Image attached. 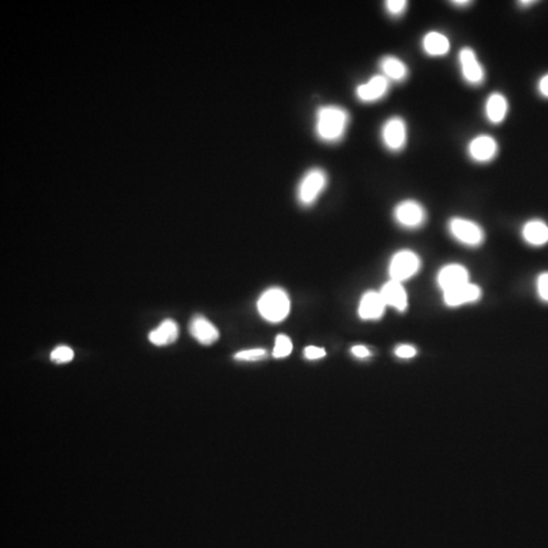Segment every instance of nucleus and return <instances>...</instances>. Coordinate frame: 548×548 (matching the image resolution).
I'll return each mask as SVG.
<instances>
[{
  "label": "nucleus",
  "mask_w": 548,
  "mask_h": 548,
  "mask_svg": "<svg viewBox=\"0 0 548 548\" xmlns=\"http://www.w3.org/2000/svg\"><path fill=\"white\" fill-rule=\"evenodd\" d=\"M328 177L323 169L313 168L307 172L298 183L296 198L303 206H311L325 190Z\"/></svg>",
  "instance_id": "obj_3"
},
{
  "label": "nucleus",
  "mask_w": 548,
  "mask_h": 548,
  "mask_svg": "<svg viewBox=\"0 0 548 548\" xmlns=\"http://www.w3.org/2000/svg\"><path fill=\"white\" fill-rule=\"evenodd\" d=\"M481 288L470 281L443 293L444 304L452 308L476 302L481 298Z\"/></svg>",
  "instance_id": "obj_11"
},
{
  "label": "nucleus",
  "mask_w": 548,
  "mask_h": 548,
  "mask_svg": "<svg viewBox=\"0 0 548 548\" xmlns=\"http://www.w3.org/2000/svg\"><path fill=\"white\" fill-rule=\"evenodd\" d=\"M382 75H384L388 81L397 82H406L409 75V68L404 61L394 55H385L379 61Z\"/></svg>",
  "instance_id": "obj_15"
},
{
  "label": "nucleus",
  "mask_w": 548,
  "mask_h": 548,
  "mask_svg": "<svg viewBox=\"0 0 548 548\" xmlns=\"http://www.w3.org/2000/svg\"><path fill=\"white\" fill-rule=\"evenodd\" d=\"M395 354L398 357L399 359H413L416 356L415 347L413 345H402L395 350Z\"/></svg>",
  "instance_id": "obj_26"
},
{
  "label": "nucleus",
  "mask_w": 548,
  "mask_h": 548,
  "mask_svg": "<svg viewBox=\"0 0 548 548\" xmlns=\"http://www.w3.org/2000/svg\"><path fill=\"white\" fill-rule=\"evenodd\" d=\"M422 48L430 57H443L450 52V40L439 30H430L423 37Z\"/></svg>",
  "instance_id": "obj_16"
},
{
  "label": "nucleus",
  "mask_w": 548,
  "mask_h": 548,
  "mask_svg": "<svg viewBox=\"0 0 548 548\" xmlns=\"http://www.w3.org/2000/svg\"><path fill=\"white\" fill-rule=\"evenodd\" d=\"M267 352L263 348L242 350L235 354V359L242 362H256L267 357Z\"/></svg>",
  "instance_id": "obj_24"
},
{
  "label": "nucleus",
  "mask_w": 548,
  "mask_h": 548,
  "mask_svg": "<svg viewBox=\"0 0 548 548\" xmlns=\"http://www.w3.org/2000/svg\"><path fill=\"white\" fill-rule=\"evenodd\" d=\"M189 332L202 345H213L220 338L218 329L201 315L193 317L189 324Z\"/></svg>",
  "instance_id": "obj_14"
},
{
  "label": "nucleus",
  "mask_w": 548,
  "mask_h": 548,
  "mask_svg": "<svg viewBox=\"0 0 548 548\" xmlns=\"http://www.w3.org/2000/svg\"><path fill=\"white\" fill-rule=\"evenodd\" d=\"M74 357V352L72 348L60 345L51 352L50 359L55 364H67L72 362Z\"/></svg>",
  "instance_id": "obj_23"
},
{
  "label": "nucleus",
  "mask_w": 548,
  "mask_h": 548,
  "mask_svg": "<svg viewBox=\"0 0 548 548\" xmlns=\"http://www.w3.org/2000/svg\"><path fill=\"white\" fill-rule=\"evenodd\" d=\"M305 357L310 361H315V359H322L326 356V352L324 348L317 347H308L304 350Z\"/></svg>",
  "instance_id": "obj_27"
},
{
  "label": "nucleus",
  "mask_w": 548,
  "mask_h": 548,
  "mask_svg": "<svg viewBox=\"0 0 548 548\" xmlns=\"http://www.w3.org/2000/svg\"><path fill=\"white\" fill-rule=\"evenodd\" d=\"M257 308L263 318L272 323H279L288 317L291 311V301L284 289L272 288L260 296Z\"/></svg>",
  "instance_id": "obj_2"
},
{
  "label": "nucleus",
  "mask_w": 548,
  "mask_h": 548,
  "mask_svg": "<svg viewBox=\"0 0 548 548\" xmlns=\"http://www.w3.org/2000/svg\"><path fill=\"white\" fill-rule=\"evenodd\" d=\"M352 354L357 359H367L371 356L370 350L364 345H356L352 348Z\"/></svg>",
  "instance_id": "obj_28"
},
{
  "label": "nucleus",
  "mask_w": 548,
  "mask_h": 548,
  "mask_svg": "<svg viewBox=\"0 0 548 548\" xmlns=\"http://www.w3.org/2000/svg\"><path fill=\"white\" fill-rule=\"evenodd\" d=\"M537 89L541 96L548 99V74L541 77Z\"/></svg>",
  "instance_id": "obj_29"
},
{
  "label": "nucleus",
  "mask_w": 548,
  "mask_h": 548,
  "mask_svg": "<svg viewBox=\"0 0 548 548\" xmlns=\"http://www.w3.org/2000/svg\"><path fill=\"white\" fill-rule=\"evenodd\" d=\"M458 63L463 81L471 86H479L486 82V70L476 53L470 47H463L458 53Z\"/></svg>",
  "instance_id": "obj_7"
},
{
  "label": "nucleus",
  "mask_w": 548,
  "mask_h": 548,
  "mask_svg": "<svg viewBox=\"0 0 548 548\" xmlns=\"http://www.w3.org/2000/svg\"><path fill=\"white\" fill-rule=\"evenodd\" d=\"M467 154L475 163L488 164L498 156V141L489 134H479L468 142Z\"/></svg>",
  "instance_id": "obj_9"
},
{
  "label": "nucleus",
  "mask_w": 548,
  "mask_h": 548,
  "mask_svg": "<svg viewBox=\"0 0 548 548\" xmlns=\"http://www.w3.org/2000/svg\"><path fill=\"white\" fill-rule=\"evenodd\" d=\"M420 259L410 250H401L393 256L389 265L392 281L403 282L415 276L420 269Z\"/></svg>",
  "instance_id": "obj_8"
},
{
  "label": "nucleus",
  "mask_w": 548,
  "mask_h": 548,
  "mask_svg": "<svg viewBox=\"0 0 548 548\" xmlns=\"http://www.w3.org/2000/svg\"><path fill=\"white\" fill-rule=\"evenodd\" d=\"M451 4L456 6V8L463 9L469 6L472 1H469V0H454V1H451Z\"/></svg>",
  "instance_id": "obj_30"
},
{
  "label": "nucleus",
  "mask_w": 548,
  "mask_h": 548,
  "mask_svg": "<svg viewBox=\"0 0 548 548\" xmlns=\"http://www.w3.org/2000/svg\"><path fill=\"white\" fill-rule=\"evenodd\" d=\"M509 113V102L504 94L491 93L484 104V115L489 123L500 125L507 118Z\"/></svg>",
  "instance_id": "obj_13"
},
{
  "label": "nucleus",
  "mask_w": 548,
  "mask_h": 548,
  "mask_svg": "<svg viewBox=\"0 0 548 548\" xmlns=\"http://www.w3.org/2000/svg\"><path fill=\"white\" fill-rule=\"evenodd\" d=\"M537 293L541 300L548 303V272L538 276Z\"/></svg>",
  "instance_id": "obj_25"
},
{
  "label": "nucleus",
  "mask_w": 548,
  "mask_h": 548,
  "mask_svg": "<svg viewBox=\"0 0 548 548\" xmlns=\"http://www.w3.org/2000/svg\"><path fill=\"white\" fill-rule=\"evenodd\" d=\"M386 306L382 296L377 291H368L362 298L359 316L363 320H378L384 314Z\"/></svg>",
  "instance_id": "obj_18"
},
{
  "label": "nucleus",
  "mask_w": 548,
  "mask_h": 548,
  "mask_svg": "<svg viewBox=\"0 0 548 548\" xmlns=\"http://www.w3.org/2000/svg\"><path fill=\"white\" fill-rule=\"evenodd\" d=\"M386 13L394 18H401L406 13L408 1L406 0H387L385 1Z\"/></svg>",
  "instance_id": "obj_22"
},
{
  "label": "nucleus",
  "mask_w": 548,
  "mask_h": 548,
  "mask_svg": "<svg viewBox=\"0 0 548 548\" xmlns=\"http://www.w3.org/2000/svg\"><path fill=\"white\" fill-rule=\"evenodd\" d=\"M179 327L174 320L166 319L148 334V340L157 347L172 345L178 340Z\"/></svg>",
  "instance_id": "obj_19"
},
{
  "label": "nucleus",
  "mask_w": 548,
  "mask_h": 548,
  "mask_svg": "<svg viewBox=\"0 0 548 548\" xmlns=\"http://www.w3.org/2000/svg\"><path fill=\"white\" fill-rule=\"evenodd\" d=\"M350 122V113L345 108L337 105L322 106L315 116V134L322 142H340L347 133Z\"/></svg>",
  "instance_id": "obj_1"
},
{
  "label": "nucleus",
  "mask_w": 548,
  "mask_h": 548,
  "mask_svg": "<svg viewBox=\"0 0 548 548\" xmlns=\"http://www.w3.org/2000/svg\"><path fill=\"white\" fill-rule=\"evenodd\" d=\"M395 222L408 230H415L423 227L427 222V213L420 202L413 199H406L399 202L393 211Z\"/></svg>",
  "instance_id": "obj_6"
},
{
  "label": "nucleus",
  "mask_w": 548,
  "mask_h": 548,
  "mask_svg": "<svg viewBox=\"0 0 548 548\" xmlns=\"http://www.w3.org/2000/svg\"><path fill=\"white\" fill-rule=\"evenodd\" d=\"M386 306L394 308L397 311L404 312L408 309V298L401 282L390 281L386 282L380 291Z\"/></svg>",
  "instance_id": "obj_17"
},
{
  "label": "nucleus",
  "mask_w": 548,
  "mask_h": 548,
  "mask_svg": "<svg viewBox=\"0 0 548 548\" xmlns=\"http://www.w3.org/2000/svg\"><path fill=\"white\" fill-rule=\"evenodd\" d=\"M408 124L401 117H390L381 127V140L389 152H399L403 150L408 143Z\"/></svg>",
  "instance_id": "obj_5"
},
{
  "label": "nucleus",
  "mask_w": 548,
  "mask_h": 548,
  "mask_svg": "<svg viewBox=\"0 0 548 548\" xmlns=\"http://www.w3.org/2000/svg\"><path fill=\"white\" fill-rule=\"evenodd\" d=\"M291 350H293V343H291V338L284 335V334L277 335L276 340H275L274 354H272L275 359H284V357H289L291 354Z\"/></svg>",
  "instance_id": "obj_21"
},
{
  "label": "nucleus",
  "mask_w": 548,
  "mask_h": 548,
  "mask_svg": "<svg viewBox=\"0 0 548 548\" xmlns=\"http://www.w3.org/2000/svg\"><path fill=\"white\" fill-rule=\"evenodd\" d=\"M535 2L534 0H521V1H519V6L521 8H528L531 4H535Z\"/></svg>",
  "instance_id": "obj_31"
},
{
  "label": "nucleus",
  "mask_w": 548,
  "mask_h": 548,
  "mask_svg": "<svg viewBox=\"0 0 548 548\" xmlns=\"http://www.w3.org/2000/svg\"><path fill=\"white\" fill-rule=\"evenodd\" d=\"M448 230L456 241L467 247L481 246L486 239L484 230L479 223L459 216L449 220Z\"/></svg>",
  "instance_id": "obj_4"
},
{
  "label": "nucleus",
  "mask_w": 548,
  "mask_h": 548,
  "mask_svg": "<svg viewBox=\"0 0 548 548\" xmlns=\"http://www.w3.org/2000/svg\"><path fill=\"white\" fill-rule=\"evenodd\" d=\"M522 236L529 245L543 246L548 243V225L540 220H529L522 229Z\"/></svg>",
  "instance_id": "obj_20"
},
{
  "label": "nucleus",
  "mask_w": 548,
  "mask_h": 548,
  "mask_svg": "<svg viewBox=\"0 0 548 548\" xmlns=\"http://www.w3.org/2000/svg\"><path fill=\"white\" fill-rule=\"evenodd\" d=\"M391 82L382 74H375L356 88V98L364 104H373L383 100L390 91Z\"/></svg>",
  "instance_id": "obj_10"
},
{
  "label": "nucleus",
  "mask_w": 548,
  "mask_h": 548,
  "mask_svg": "<svg viewBox=\"0 0 548 548\" xmlns=\"http://www.w3.org/2000/svg\"><path fill=\"white\" fill-rule=\"evenodd\" d=\"M437 282L444 293L469 282V272L463 265H446L437 274Z\"/></svg>",
  "instance_id": "obj_12"
}]
</instances>
